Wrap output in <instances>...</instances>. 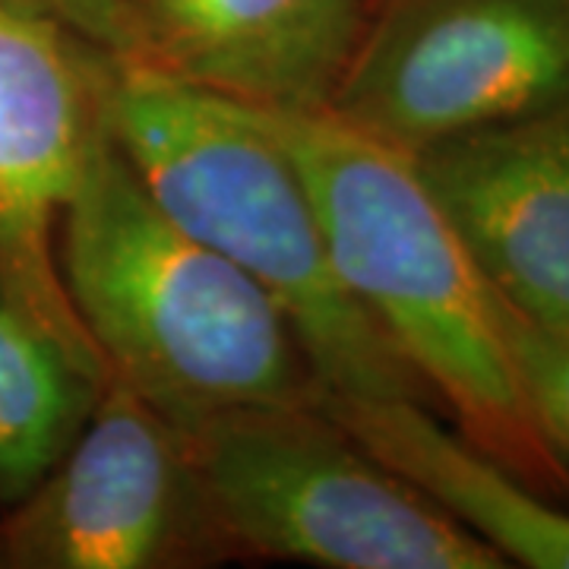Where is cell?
Wrapping results in <instances>:
<instances>
[{
	"label": "cell",
	"mask_w": 569,
	"mask_h": 569,
	"mask_svg": "<svg viewBox=\"0 0 569 569\" xmlns=\"http://www.w3.org/2000/svg\"><path fill=\"white\" fill-rule=\"evenodd\" d=\"M63 291L108 377L178 427L224 408L323 396L291 323L257 282L174 222L102 111L58 228Z\"/></svg>",
	"instance_id": "obj_1"
},
{
	"label": "cell",
	"mask_w": 569,
	"mask_h": 569,
	"mask_svg": "<svg viewBox=\"0 0 569 569\" xmlns=\"http://www.w3.org/2000/svg\"><path fill=\"white\" fill-rule=\"evenodd\" d=\"M298 159L332 266L459 433L548 493L569 468L531 421L509 348L507 305L462 244L415 159L329 111H263Z\"/></svg>",
	"instance_id": "obj_2"
},
{
	"label": "cell",
	"mask_w": 569,
	"mask_h": 569,
	"mask_svg": "<svg viewBox=\"0 0 569 569\" xmlns=\"http://www.w3.org/2000/svg\"><path fill=\"white\" fill-rule=\"evenodd\" d=\"M102 111L156 203L276 301L323 392L427 402L339 279L313 190L260 108L104 54Z\"/></svg>",
	"instance_id": "obj_3"
},
{
	"label": "cell",
	"mask_w": 569,
	"mask_h": 569,
	"mask_svg": "<svg viewBox=\"0 0 569 569\" xmlns=\"http://www.w3.org/2000/svg\"><path fill=\"white\" fill-rule=\"evenodd\" d=\"M181 430L234 553L326 569L509 567L320 399L224 408Z\"/></svg>",
	"instance_id": "obj_4"
},
{
	"label": "cell",
	"mask_w": 569,
	"mask_h": 569,
	"mask_svg": "<svg viewBox=\"0 0 569 569\" xmlns=\"http://www.w3.org/2000/svg\"><path fill=\"white\" fill-rule=\"evenodd\" d=\"M569 99V0H373L329 114L421 149Z\"/></svg>",
	"instance_id": "obj_5"
},
{
	"label": "cell",
	"mask_w": 569,
	"mask_h": 569,
	"mask_svg": "<svg viewBox=\"0 0 569 569\" xmlns=\"http://www.w3.org/2000/svg\"><path fill=\"white\" fill-rule=\"evenodd\" d=\"M7 509L3 567L193 569L238 557L187 433L114 377L61 459Z\"/></svg>",
	"instance_id": "obj_6"
},
{
	"label": "cell",
	"mask_w": 569,
	"mask_h": 569,
	"mask_svg": "<svg viewBox=\"0 0 569 569\" xmlns=\"http://www.w3.org/2000/svg\"><path fill=\"white\" fill-rule=\"evenodd\" d=\"M104 54L0 0V276L44 329L96 367L102 358L63 291L58 228L99 121Z\"/></svg>",
	"instance_id": "obj_7"
},
{
	"label": "cell",
	"mask_w": 569,
	"mask_h": 569,
	"mask_svg": "<svg viewBox=\"0 0 569 569\" xmlns=\"http://www.w3.org/2000/svg\"><path fill=\"white\" fill-rule=\"evenodd\" d=\"M411 159L503 305L569 326V99Z\"/></svg>",
	"instance_id": "obj_8"
},
{
	"label": "cell",
	"mask_w": 569,
	"mask_h": 569,
	"mask_svg": "<svg viewBox=\"0 0 569 569\" xmlns=\"http://www.w3.org/2000/svg\"><path fill=\"white\" fill-rule=\"evenodd\" d=\"M373 0H121L118 58L276 114L329 111Z\"/></svg>",
	"instance_id": "obj_9"
},
{
	"label": "cell",
	"mask_w": 569,
	"mask_h": 569,
	"mask_svg": "<svg viewBox=\"0 0 569 569\" xmlns=\"http://www.w3.org/2000/svg\"><path fill=\"white\" fill-rule=\"evenodd\" d=\"M323 408L380 462L507 563L569 569V512L411 396H320Z\"/></svg>",
	"instance_id": "obj_10"
},
{
	"label": "cell",
	"mask_w": 569,
	"mask_h": 569,
	"mask_svg": "<svg viewBox=\"0 0 569 569\" xmlns=\"http://www.w3.org/2000/svg\"><path fill=\"white\" fill-rule=\"evenodd\" d=\"M102 367L44 329L0 276V503L13 507L61 459L104 387Z\"/></svg>",
	"instance_id": "obj_11"
},
{
	"label": "cell",
	"mask_w": 569,
	"mask_h": 569,
	"mask_svg": "<svg viewBox=\"0 0 569 569\" xmlns=\"http://www.w3.org/2000/svg\"><path fill=\"white\" fill-rule=\"evenodd\" d=\"M507 329L531 421L569 468V326L535 323L507 307Z\"/></svg>",
	"instance_id": "obj_12"
},
{
	"label": "cell",
	"mask_w": 569,
	"mask_h": 569,
	"mask_svg": "<svg viewBox=\"0 0 569 569\" xmlns=\"http://www.w3.org/2000/svg\"><path fill=\"white\" fill-rule=\"evenodd\" d=\"M102 51H121V0H10Z\"/></svg>",
	"instance_id": "obj_13"
},
{
	"label": "cell",
	"mask_w": 569,
	"mask_h": 569,
	"mask_svg": "<svg viewBox=\"0 0 569 569\" xmlns=\"http://www.w3.org/2000/svg\"><path fill=\"white\" fill-rule=\"evenodd\" d=\"M0 567H3V550H0Z\"/></svg>",
	"instance_id": "obj_14"
}]
</instances>
